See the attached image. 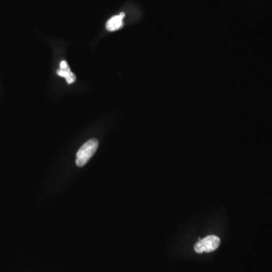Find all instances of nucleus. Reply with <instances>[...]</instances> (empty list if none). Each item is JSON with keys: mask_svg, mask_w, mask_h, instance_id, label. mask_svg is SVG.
<instances>
[{"mask_svg": "<svg viewBox=\"0 0 272 272\" xmlns=\"http://www.w3.org/2000/svg\"><path fill=\"white\" fill-rule=\"evenodd\" d=\"M98 141L96 139H92L87 141L82 145L76 153V164L77 167H82L88 162L91 157L96 152L98 148Z\"/></svg>", "mask_w": 272, "mask_h": 272, "instance_id": "f257e3e1", "label": "nucleus"}, {"mask_svg": "<svg viewBox=\"0 0 272 272\" xmlns=\"http://www.w3.org/2000/svg\"><path fill=\"white\" fill-rule=\"evenodd\" d=\"M59 76L65 78L68 84H72L76 81V75L71 72L68 62L66 61H62L60 64V69L57 70Z\"/></svg>", "mask_w": 272, "mask_h": 272, "instance_id": "7ed1b4c3", "label": "nucleus"}, {"mask_svg": "<svg viewBox=\"0 0 272 272\" xmlns=\"http://www.w3.org/2000/svg\"><path fill=\"white\" fill-rule=\"evenodd\" d=\"M124 18L125 14L123 12L120 13V15L112 17L106 23V28H107V31L113 32V31H117V30L123 28V20Z\"/></svg>", "mask_w": 272, "mask_h": 272, "instance_id": "20e7f679", "label": "nucleus"}, {"mask_svg": "<svg viewBox=\"0 0 272 272\" xmlns=\"http://www.w3.org/2000/svg\"><path fill=\"white\" fill-rule=\"evenodd\" d=\"M220 239L215 235H209L200 240L195 246L198 253H211L220 247Z\"/></svg>", "mask_w": 272, "mask_h": 272, "instance_id": "f03ea898", "label": "nucleus"}]
</instances>
